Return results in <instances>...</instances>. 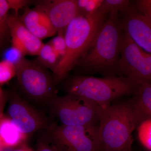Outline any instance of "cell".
Masks as SVG:
<instances>
[{
  "instance_id": "obj_1",
  "label": "cell",
  "mask_w": 151,
  "mask_h": 151,
  "mask_svg": "<svg viewBox=\"0 0 151 151\" xmlns=\"http://www.w3.org/2000/svg\"><path fill=\"white\" fill-rule=\"evenodd\" d=\"M118 12H112L105 20L92 45L75 66L88 73L116 76L123 31Z\"/></svg>"
},
{
  "instance_id": "obj_2",
  "label": "cell",
  "mask_w": 151,
  "mask_h": 151,
  "mask_svg": "<svg viewBox=\"0 0 151 151\" xmlns=\"http://www.w3.org/2000/svg\"><path fill=\"white\" fill-rule=\"evenodd\" d=\"M140 124L130 100L103 108L99 151H132V133Z\"/></svg>"
},
{
  "instance_id": "obj_3",
  "label": "cell",
  "mask_w": 151,
  "mask_h": 151,
  "mask_svg": "<svg viewBox=\"0 0 151 151\" xmlns=\"http://www.w3.org/2000/svg\"><path fill=\"white\" fill-rule=\"evenodd\" d=\"M107 17L97 10L88 17L78 15L65 29L66 52L55 68L53 76L56 84L65 79L95 40Z\"/></svg>"
},
{
  "instance_id": "obj_4",
  "label": "cell",
  "mask_w": 151,
  "mask_h": 151,
  "mask_svg": "<svg viewBox=\"0 0 151 151\" xmlns=\"http://www.w3.org/2000/svg\"><path fill=\"white\" fill-rule=\"evenodd\" d=\"M136 87L129 79L116 76L102 78L74 76L65 83L67 94L84 98L103 108L111 105L117 98L133 94Z\"/></svg>"
},
{
  "instance_id": "obj_5",
  "label": "cell",
  "mask_w": 151,
  "mask_h": 151,
  "mask_svg": "<svg viewBox=\"0 0 151 151\" xmlns=\"http://www.w3.org/2000/svg\"><path fill=\"white\" fill-rule=\"evenodd\" d=\"M37 61L24 58L16 66V76L22 97L35 107L48 108L57 95L53 75Z\"/></svg>"
},
{
  "instance_id": "obj_6",
  "label": "cell",
  "mask_w": 151,
  "mask_h": 151,
  "mask_svg": "<svg viewBox=\"0 0 151 151\" xmlns=\"http://www.w3.org/2000/svg\"><path fill=\"white\" fill-rule=\"evenodd\" d=\"M103 107L89 100L67 94L57 95L48 109L52 118L61 125L85 126L99 124Z\"/></svg>"
},
{
  "instance_id": "obj_7",
  "label": "cell",
  "mask_w": 151,
  "mask_h": 151,
  "mask_svg": "<svg viewBox=\"0 0 151 151\" xmlns=\"http://www.w3.org/2000/svg\"><path fill=\"white\" fill-rule=\"evenodd\" d=\"M116 71V74L129 79L136 87L143 83H151V55L124 32Z\"/></svg>"
},
{
  "instance_id": "obj_8",
  "label": "cell",
  "mask_w": 151,
  "mask_h": 151,
  "mask_svg": "<svg viewBox=\"0 0 151 151\" xmlns=\"http://www.w3.org/2000/svg\"><path fill=\"white\" fill-rule=\"evenodd\" d=\"M46 131L61 151H99V124L73 126L55 124Z\"/></svg>"
},
{
  "instance_id": "obj_9",
  "label": "cell",
  "mask_w": 151,
  "mask_h": 151,
  "mask_svg": "<svg viewBox=\"0 0 151 151\" xmlns=\"http://www.w3.org/2000/svg\"><path fill=\"white\" fill-rule=\"evenodd\" d=\"M8 111L9 119L20 132L27 136L48 130L55 124L51 117L17 93H13L11 96Z\"/></svg>"
},
{
  "instance_id": "obj_10",
  "label": "cell",
  "mask_w": 151,
  "mask_h": 151,
  "mask_svg": "<svg viewBox=\"0 0 151 151\" xmlns=\"http://www.w3.org/2000/svg\"><path fill=\"white\" fill-rule=\"evenodd\" d=\"M35 7L46 14L57 33H65L69 24L79 15L76 0L40 1Z\"/></svg>"
},
{
  "instance_id": "obj_11",
  "label": "cell",
  "mask_w": 151,
  "mask_h": 151,
  "mask_svg": "<svg viewBox=\"0 0 151 151\" xmlns=\"http://www.w3.org/2000/svg\"><path fill=\"white\" fill-rule=\"evenodd\" d=\"M121 23L122 30L138 46L151 55V22L140 12L131 9Z\"/></svg>"
},
{
  "instance_id": "obj_12",
  "label": "cell",
  "mask_w": 151,
  "mask_h": 151,
  "mask_svg": "<svg viewBox=\"0 0 151 151\" xmlns=\"http://www.w3.org/2000/svg\"><path fill=\"white\" fill-rule=\"evenodd\" d=\"M8 24L12 46L19 49L25 55L37 56L44 45L42 40L27 28L18 17L9 14Z\"/></svg>"
},
{
  "instance_id": "obj_13",
  "label": "cell",
  "mask_w": 151,
  "mask_h": 151,
  "mask_svg": "<svg viewBox=\"0 0 151 151\" xmlns=\"http://www.w3.org/2000/svg\"><path fill=\"white\" fill-rule=\"evenodd\" d=\"M18 17L27 28L41 40L57 33L46 14L37 8H25L23 14Z\"/></svg>"
},
{
  "instance_id": "obj_14",
  "label": "cell",
  "mask_w": 151,
  "mask_h": 151,
  "mask_svg": "<svg viewBox=\"0 0 151 151\" xmlns=\"http://www.w3.org/2000/svg\"><path fill=\"white\" fill-rule=\"evenodd\" d=\"M131 103L140 123L151 120V83H143L135 88Z\"/></svg>"
},
{
  "instance_id": "obj_15",
  "label": "cell",
  "mask_w": 151,
  "mask_h": 151,
  "mask_svg": "<svg viewBox=\"0 0 151 151\" xmlns=\"http://www.w3.org/2000/svg\"><path fill=\"white\" fill-rule=\"evenodd\" d=\"M27 136L22 134L8 117L0 118V143L3 147H12L24 143Z\"/></svg>"
},
{
  "instance_id": "obj_16",
  "label": "cell",
  "mask_w": 151,
  "mask_h": 151,
  "mask_svg": "<svg viewBox=\"0 0 151 151\" xmlns=\"http://www.w3.org/2000/svg\"><path fill=\"white\" fill-rule=\"evenodd\" d=\"M37 56V61L52 71L58 65L60 60L59 55L49 42L44 44Z\"/></svg>"
},
{
  "instance_id": "obj_17",
  "label": "cell",
  "mask_w": 151,
  "mask_h": 151,
  "mask_svg": "<svg viewBox=\"0 0 151 151\" xmlns=\"http://www.w3.org/2000/svg\"><path fill=\"white\" fill-rule=\"evenodd\" d=\"M10 9L7 0H0V47L3 46L10 35L8 18Z\"/></svg>"
},
{
  "instance_id": "obj_18",
  "label": "cell",
  "mask_w": 151,
  "mask_h": 151,
  "mask_svg": "<svg viewBox=\"0 0 151 151\" xmlns=\"http://www.w3.org/2000/svg\"><path fill=\"white\" fill-rule=\"evenodd\" d=\"M130 4L129 0H103L98 10L106 15L119 11L127 13L132 9Z\"/></svg>"
},
{
  "instance_id": "obj_19",
  "label": "cell",
  "mask_w": 151,
  "mask_h": 151,
  "mask_svg": "<svg viewBox=\"0 0 151 151\" xmlns=\"http://www.w3.org/2000/svg\"><path fill=\"white\" fill-rule=\"evenodd\" d=\"M78 14L88 17L94 14L100 7L103 0H76Z\"/></svg>"
},
{
  "instance_id": "obj_20",
  "label": "cell",
  "mask_w": 151,
  "mask_h": 151,
  "mask_svg": "<svg viewBox=\"0 0 151 151\" xmlns=\"http://www.w3.org/2000/svg\"><path fill=\"white\" fill-rule=\"evenodd\" d=\"M137 129L140 142L145 147L151 151V120L141 122Z\"/></svg>"
},
{
  "instance_id": "obj_21",
  "label": "cell",
  "mask_w": 151,
  "mask_h": 151,
  "mask_svg": "<svg viewBox=\"0 0 151 151\" xmlns=\"http://www.w3.org/2000/svg\"><path fill=\"white\" fill-rule=\"evenodd\" d=\"M36 151H61L52 140L46 130L39 132Z\"/></svg>"
},
{
  "instance_id": "obj_22",
  "label": "cell",
  "mask_w": 151,
  "mask_h": 151,
  "mask_svg": "<svg viewBox=\"0 0 151 151\" xmlns=\"http://www.w3.org/2000/svg\"><path fill=\"white\" fill-rule=\"evenodd\" d=\"M16 67L7 60L0 61V85L9 81L15 76Z\"/></svg>"
},
{
  "instance_id": "obj_23",
  "label": "cell",
  "mask_w": 151,
  "mask_h": 151,
  "mask_svg": "<svg viewBox=\"0 0 151 151\" xmlns=\"http://www.w3.org/2000/svg\"><path fill=\"white\" fill-rule=\"evenodd\" d=\"M57 33V35L53 37L49 43L51 45L61 60L65 55L66 52V43L64 33L62 32H58Z\"/></svg>"
},
{
  "instance_id": "obj_24",
  "label": "cell",
  "mask_w": 151,
  "mask_h": 151,
  "mask_svg": "<svg viewBox=\"0 0 151 151\" xmlns=\"http://www.w3.org/2000/svg\"><path fill=\"white\" fill-rule=\"evenodd\" d=\"M25 55L23 52L19 49L12 46L5 52L3 60L12 63L16 67L24 59Z\"/></svg>"
},
{
  "instance_id": "obj_25",
  "label": "cell",
  "mask_w": 151,
  "mask_h": 151,
  "mask_svg": "<svg viewBox=\"0 0 151 151\" xmlns=\"http://www.w3.org/2000/svg\"><path fill=\"white\" fill-rule=\"evenodd\" d=\"M136 6L140 13L147 17L151 22V0L136 1Z\"/></svg>"
},
{
  "instance_id": "obj_26",
  "label": "cell",
  "mask_w": 151,
  "mask_h": 151,
  "mask_svg": "<svg viewBox=\"0 0 151 151\" xmlns=\"http://www.w3.org/2000/svg\"><path fill=\"white\" fill-rule=\"evenodd\" d=\"M10 9L14 12L15 16L18 17L19 11L29 3V1L25 0H7Z\"/></svg>"
},
{
  "instance_id": "obj_27",
  "label": "cell",
  "mask_w": 151,
  "mask_h": 151,
  "mask_svg": "<svg viewBox=\"0 0 151 151\" xmlns=\"http://www.w3.org/2000/svg\"><path fill=\"white\" fill-rule=\"evenodd\" d=\"M4 100V95L0 85V108H3Z\"/></svg>"
},
{
  "instance_id": "obj_28",
  "label": "cell",
  "mask_w": 151,
  "mask_h": 151,
  "mask_svg": "<svg viewBox=\"0 0 151 151\" xmlns=\"http://www.w3.org/2000/svg\"><path fill=\"white\" fill-rule=\"evenodd\" d=\"M17 151H33L32 149L29 147H28L26 144H24L22 145V146L21 148H20L19 150Z\"/></svg>"
},
{
  "instance_id": "obj_29",
  "label": "cell",
  "mask_w": 151,
  "mask_h": 151,
  "mask_svg": "<svg viewBox=\"0 0 151 151\" xmlns=\"http://www.w3.org/2000/svg\"><path fill=\"white\" fill-rule=\"evenodd\" d=\"M3 108H0V118L1 117L2 115Z\"/></svg>"
},
{
  "instance_id": "obj_30",
  "label": "cell",
  "mask_w": 151,
  "mask_h": 151,
  "mask_svg": "<svg viewBox=\"0 0 151 151\" xmlns=\"http://www.w3.org/2000/svg\"><path fill=\"white\" fill-rule=\"evenodd\" d=\"M1 147V143H0V148Z\"/></svg>"
}]
</instances>
